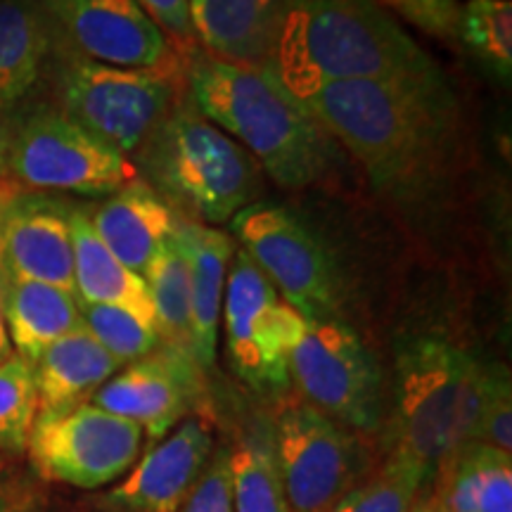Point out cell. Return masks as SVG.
<instances>
[{
  "instance_id": "6da1fadb",
  "label": "cell",
  "mask_w": 512,
  "mask_h": 512,
  "mask_svg": "<svg viewBox=\"0 0 512 512\" xmlns=\"http://www.w3.org/2000/svg\"><path fill=\"white\" fill-rule=\"evenodd\" d=\"M297 100L387 200L408 209L439 200L458 143L451 86L339 81L320 83Z\"/></svg>"
},
{
  "instance_id": "7a4b0ae2",
  "label": "cell",
  "mask_w": 512,
  "mask_h": 512,
  "mask_svg": "<svg viewBox=\"0 0 512 512\" xmlns=\"http://www.w3.org/2000/svg\"><path fill=\"white\" fill-rule=\"evenodd\" d=\"M261 67L294 98L339 81L448 86L439 64L377 0H292Z\"/></svg>"
},
{
  "instance_id": "3957f363",
  "label": "cell",
  "mask_w": 512,
  "mask_h": 512,
  "mask_svg": "<svg viewBox=\"0 0 512 512\" xmlns=\"http://www.w3.org/2000/svg\"><path fill=\"white\" fill-rule=\"evenodd\" d=\"M185 93L278 185L302 190L323 176L328 133L266 67L221 60L200 48L185 64Z\"/></svg>"
},
{
  "instance_id": "277c9868",
  "label": "cell",
  "mask_w": 512,
  "mask_h": 512,
  "mask_svg": "<svg viewBox=\"0 0 512 512\" xmlns=\"http://www.w3.org/2000/svg\"><path fill=\"white\" fill-rule=\"evenodd\" d=\"M486 361L437 335L403 337L394 354L392 451L437 472L475 441Z\"/></svg>"
},
{
  "instance_id": "5b68a950",
  "label": "cell",
  "mask_w": 512,
  "mask_h": 512,
  "mask_svg": "<svg viewBox=\"0 0 512 512\" xmlns=\"http://www.w3.org/2000/svg\"><path fill=\"white\" fill-rule=\"evenodd\" d=\"M147 185L174 211L202 226L230 223L254 204L261 166L245 147L195 110L188 93L140 147Z\"/></svg>"
},
{
  "instance_id": "8992f818",
  "label": "cell",
  "mask_w": 512,
  "mask_h": 512,
  "mask_svg": "<svg viewBox=\"0 0 512 512\" xmlns=\"http://www.w3.org/2000/svg\"><path fill=\"white\" fill-rule=\"evenodd\" d=\"M46 81L53 105L124 155L150 140L185 93V81L95 62L57 41Z\"/></svg>"
},
{
  "instance_id": "52a82bcc",
  "label": "cell",
  "mask_w": 512,
  "mask_h": 512,
  "mask_svg": "<svg viewBox=\"0 0 512 512\" xmlns=\"http://www.w3.org/2000/svg\"><path fill=\"white\" fill-rule=\"evenodd\" d=\"M10 181L24 190L107 197L138 181V166L53 102L29 98L15 110Z\"/></svg>"
},
{
  "instance_id": "ba28073f",
  "label": "cell",
  "mask_w": 512,
  "mask_h": 512,
  "mask_svg": "<svg viewBox=\"0 0 512 512\" xmlns=\"http://www.w3.org/2000/svg\"><path fill=\"white\" fill-rule=\"evenodd\" d=\"M287 368L306 403L320 413L358 432L380 430L382 368L342 318H304L290 344Z\"/></svg>"
},
{
  "instance_id": "9c48e42d",
  "label": "cell",
  "mask_w": 512,
  "mask_h": 512,
  "mask_svg": "<svg viewBox=\"0 0 512 512\" xmlns=\"http://www.w3.org/2000/svg\"><path fill=\"white\" fill-rule=\"evenodd\" d=\"M230 230L242 252L299 316L342 318L344 283L337 261L294 211L254 202L230 219Z\"/></svg>"
},
{
  "instance_id": "30bf717a",
  "label": "cell",
  "mask_w": 512,
  "mask_h": 512,
  "mask_svg": "<svg viewBox=\"0 0 512 512\" xmlns=\"http://www.w3.org/2000/svg\"><path fill=\"white\" fill-rule=\"evenodd\" d=\"M221 313L235 375L256 392H285L292 382L287 354L304 318L240 247L230 261Z\"/></svg>"
},
{
  "instance_id": "8fae6325",
  "label": "cell",
  "mask_w": 512,
  "mask_h": 512,
  "mask_svg": "<svg viewBox=\"0 0 512 512\" xmlns=\"http://www.w3.org/2000/svg\"><path fill=\"white\" fill-rule=\"evenodd\" d=\"M271 434L290 512H330L366 470L358 441L306 401L287 403Z\"/></svg>"
},
{
  "instance_id": "7c38bea8",
  "label": "cell",
  "mask_w": 512,
  "mask_h": 512,
  "mask_svg": "<svg viewBox=\"0 0 512 512\" xmlns=\"http://www.w3.org/2000/svg\"><path fill=\"white\" fill-rule=\"evenodd\" d=\"M140 446L143 430L136 422L83 403L36 418L27 451L43 479L91 491L124 477L136 465Z\"/></svg>"
},
{
  "instance_id": "4fadbf2b",
  "label": "cell",
  "mask_w": 512,
  "mask_h": 512,
  "mask_svg": "<svg viewBox=\"0 0 512 512\" xmlns=\"http://www.w3.org/2000/svg\"><path fill=\"white\" fill-rule=\"evenodd\" d=\"M57 46L95 62L185 81V55L138 0H43Z\"/></svg>"
},
{
  "instance_id": "5bb4252c",
  "label": "cell",
  "mask_w": 512,
  "mask_h": 512,
  "mask_svg": "<svg viewBox=\"0 0 512 512\" xmlns=\"http://www.w3.org/2000/svg\"><path fill=\"white\" fill-rule=\"evenodd\" d=\"M72 209L57 192L17 185L0 195V268L74 292Z\"/></svg>"
},
{
  "instance_id": "9a60e30c",
  "label": "cell",
  "mask_w": 512,
  "mask_h": 512,
  "mask_svg": "<svg viewBox=\"0 0 512 512\" xmlns=\"http://www.w3.org/2000/svg\"><path fill=\"white\" fill-rule=\"evenodd\" d=\"M202 368L183 351L159 347L145 358L119 368L91 403L126 418L150 439H164L200 401Z\"/></svg>"
},
{
  "instance_id": "2e32d148",
  "label": "cell",
  "mask_w": 512,
  "mask_h": 512,
  "mask_svg": "<svg viewBox=\"0 0 512 512\" xmlns=\"http://www.w3.org/2000/svg\"><path fill=\"white\" fill-rule=\"evenodd\" d=\"M214 453L209 425L188 418L159 439L124 482L107 494L105 505L117 512H178Z\"/></svg>"
},
{
  "instance_id": "e0dca14e",
  "label": "cell",
  "mask_w": 512,
  "mask_h": 512,
  "mask_svg": "<svg viewBox=\"0 0 512 512\" xmlns=\"http://www.w3.org/2000/svg\"><path fill=\"white\" fill-rule=\"evenodd\" d=\"M176 238L181 240L190 268V304H192V356L202 373L214 368L223 292L235 242L219 228L192 221H176Z\"/></svg>"
},
{
  "instance_id": "ac0fdd59",
  "label": "cell",
  "mask_w": 512,
  "mask_h": 512,
  "mask_svg": "<svg viewBox=\"0 0 512 512\" xmlns=\"http://www.w3.org/2000/svg\"><path fill=\"white\" fill-rule=\"evenodd\" d=\"M292 0H195L192 22L204 53L238 64H266Z\"/></svg>"
},
{
  "instance_id": "d6986e66",
  "label": "cell",
  "mask_w": 512,
  "mask_h": 512,
  "mask_svg": "<svg viewBox=\"0 0 512 512\" xmlns=\"http://www.w3.org/2000/svg\"><path fill=\"white\" fill-rule=\"evenodd\" d=\"M176 211L145 181H133L93 207L91 223L98 238L133 273L143 275L157 247L174 233Z\"/></svg>"
},
{
  "instance_id": "ffe728a7",
  "label": "cell",
  "mask_w": 512,
  "mask_h": 512,
  "mask_svg": "<svg viewBox=\"0 0 512 512\" xmlns=\"http://www.w3.org/2000/svg\"><path fill=\"white\" fill-rule=\"evenodd\" d=\"M31 368L38 394V418H50L91 403L93 394L121 366L81 325L50 344Z\"/></svg>"
},
{
  "instance_id": "44dd1931",
  "label": "cell",
  "mask_w": 512,
  "mask_h": 512,
  "mask_svg": "<svg viewBox=\"0 0 512 512\" xmlns=\"http://www.w3.org/2000/svg\"><path fill=\"white\" fill-rule=\"evenodd\" d=\"M55 41L43 0H0V105L17 107L36 93Z\"/></svg>"
},
{
  "instance_id": "7402d4cb",
  "label": "cell",
  "mask_w": 512,
  "mask_h": 512,
  "mask_svg": "<svg viewBox=\"0 0 512 512\" xmlns=\"http://www.w3.org/2000/svg\"><path fill=\"white\" fill-rule=\"evenodd\" d=\"M0 299L15 356L34 366L57 339L83 325L79 299L62 287L17 278L0 268Z\"/></svg>"
},
{
  "instance_id": "603a6c76",
  "label": "cell",
  "mask_w": 512,
  "mask_h": 512,
  "mask_svg": "<svg viewBox=\"0 0 512 512\" xmlns=\"http://www.w3.org/2000/svg\"><path fill=\"white\" fill-rule=\"evenodd\" d=\"M74 294L79 304H107L136 313L155 325V311L143 275L133 273L98 238L91 223V204H74Z\"/></svg>"
},
{
  "instance_id": "cb8c5ba5",
  "label": "cell",
  "mask_w": 512,
  "mask_h": 512,
  "mask_svg": "<svg viewBox=\"0 0 512 512\" xmlns=\"http://www.w3.org/2000/svg\"><path fill=\"white\" fill-rule=\"evenodd\" d=\"M143 280L152 299L159 342L192 356L190 268L176 233H171L152 254L150 264L143 271Z\"/></svg>"
},
{
  "instance_id": "d4e9b609",
  "label": "cell",
  "mask_w": 512,
  "mask_h": 512,
  "mask_svg": "<svg viewBox=\"0 0 512 512\" xmlns=\"http://www.w3.org/2000/svg\"><path fill=\"white\" fill-rule=\"evenodd\" d=\"M230 489L233 512H290L271 432L256 430L230 453Z\"/></svg>"
},
{
  "instance_id": "484cf974",
  "label": "cell",
  "mask_w": 512,
  "mask_h": 512,
  "mask_svg": "<svg viewBox=\"0 0 512 512\" xmlns=\"http://www.w3.org/2000/svg\"><path fill=\"white\" fill-rule=\"evenodd\" d=\"M456 38L486 72L508 86L512 79L510 0H467L460 5Z\"/></svg>"
},
{
  "instance_id": "4316f807",
  "label": "cell",
  "mask_w": 512,
  "mask_h": 512,
  "mask_svg": "<svg viewBox=\"0 0 512 512\" xmlns=\"http://www.w3.org/2000/svg\"><path fill=\"white\" fill-rule=\"evenodd\" d=\"M432 475V467L401 453H389L382 470L351 486L330 512H411Z\"/></svg>"
},
{
  "instance_id": "83f0119b",
  "label": "cell",
  "mask_w": 512,
  "mask_h": 512,
  "mask_svg": "<svg viewBox=\"0 0 512 512\" xmlns=\"http://www.w3.org/2000/svg\"><path fill=\"white\" fill-rule=\"evenodd\" d=\"M83 328L121 368L152 354L159 344L157 328L136 313L107 304H79Z\"/></svg>"
},
{
  "instance_id": "f1b7e54d",
  "label": "cell",
  "mask_w": 512,
  "mask_h": 512,
  "mask_svg": "<svg viewBox=\"0 0 512 512\" xmlns=\"http://www.w3.org/2000/svg\"><path fill=\"white\" fill-rule=\"evenodd\" d=\"M38 418L34 368L12 356L0 363V451L24 453Z\"/></svg>"
},
{
  "instance_id": "f546056e",
  "label": "cell",
  "mask_w": 512,
  "mask_h": 512,
  "mask_svg": "<svg viewBox=\"0 0 512 512\" xmlns=\"http://www.w3.org/2000/svg\"><path fill=\"white\" fill-rule=\"evenodd\" d=\"M498 448L467 441L439 463V486L434 501L441 512H479V496L498 456Z\"/></svg>"
},
{
  "instance_id": "4dcf8cb0",
  "label": "cell",
  "mask_w": 512,
  "mask_h": 512,
  "mask_svg": "<svg viewBox=\"0 0 512 512\" xmlns=\"http://www.w3.org/2000/svg\"><path fill=\"white\" fill-rule=\"evenodd\" d=\"M475 441L512 453V382L508 368L486 361Z\"/></svg>"
},
{
  "instance_id": "1f68e13d",
  "label": "cell",
  "mask_w": 512,
  "mask_h": 512,
  "mask_svg": "<svg viewBox=\"0 0 512 512\" xmlns=\"http://www.w3.org/2000/svg\"><path fill=\"white\" fill-rule=\"evenodd\" d=\"M178 512H233V489H230V451L211 453L200 479L185 498Z\"/></svg>"
},
{
  "instance_id": "d6a6232c",
  "label": "cell",
  "mask_w": 512,
  "mask_h": 512,
  "mask_svg": "<svg viewBox=\"0 0 512 512\" xmlns=\"http://www.w3.org/2000/svg\"><path fill=\"white\" fill-rule=\"evenodd\" d=\"M382 8H392L413 27L441 41L456 38L460 0H377Z\"/></svg>"
},
{
  "instance_id": "836d02e7",
  "label": "cell",
  "mask_w": 512,
  "mask_h": 512,
  "mask_svg": "<svg viewBox=\"0 0 512 512\" xmlns=\"http://www.w3.org/2000/svg\"><path fill=\"white\" fill-rule=\"evenodd\" d=\"M138 3L164 29V34L176 43L178 50L185 55V60L195 50H200L188 0H138Z\"/></svg>"
},
{
  "instance_id": "e575fe53",
  "label": "cell",
  "mask_w": 512,
  "mask_h": 512,
  "mask_svg": "<svg viewBox=\"0 0 512 512\" xmlns=\"http://www.w3.org/2000/svg\"><path fill=\"white\" fill-rule=\"evenodd\" d=\"M479 512H512V456L501 451L479 496Z\"/></svg>"
},
{
  "instance_id": "d590c367",
  "label": "cell",
  "mask_w": 512,
  "mask_h": 512,
  "mask_svg": "<svg viewBox=\"0 0 512 512\" xmlns=\"http://www.w3.org/2000/svg\"><path fill=\"white\" fill-rule=\"evenodd\" d=\"M15 110L17 107L0 105V183L10 181V147L15 133Z\"/></svg>"
},
{
  "instance_id": "8d00e7d4",
  "label": "cell",
  "mask_w": 512,
  "mask_h": 512,
  "mask_svg": "<svg viewBox=\"0 0 512 512\" xmlns=\"http://www.w3.org/2000/svg\"><path fill=\"white\" fill-rule=\"evenodd\" d=\"M0 512H41L34 496L19 486L0 484Z\"/></svg>"
},
{
  "instance_id": "74e56055",
  "label": "cell",
  "mask_w": 512,
  "mask_h": 512,
  "mask_svg": "<svg viewBox=\"0 0 512 512\" xmlns=\"http://www.w3.org/2000/svg\"><path fill=\"white\" fill-rule=\"evenodd\" d=\"M15 356V349H12L8 325H5V311H3V299H0V363L8 361V358Z\"/></svg>"
},
{
  "instance_id": "f35d334b",
  "label": "cell",
  "mask_w": 512,
  "mask_h": 512,
  "mask_svg": "<svg viewBox=\"0 0 512 512\" xmlns=\"http://www.w3.org/2000/svg\"><path fill=\"white\" fill-rule=\"evenodd\" d=\"M411 512H441V508L439 503L434 501V496H430V498H420V501L413 505Z\"/></svg>"
},
{
  "instance_id": "ab89813d",
  "label": "cell",
  "mask_w": 512,
  "mask_h": 512,
  "mask_svg": "<svg viewBox=\"0 0 512 512\" xmlns=\"http://www.w3.org/2000/svg\"><path fill=\"white\" fill-rule=\"evenodd\" d=\"M10 188H15V183H0V192H5V190H10Z\"/></svg>"
},
{
  "instance_id": "60d3db41",
  "label": "cell",
  "mask_w": 512,
  "mask_h": 512,
  "mask_svg": "<svg viewBox=\"0 0 512 512\" xmlns=\"http://www.w3.org/2000/svg\"><path fill=\"white\" fill-rule=\"evenodd\" d=\"M188 3H190V10H192V3H195V0H188Z\"/></svg>"
},
{
  "instance_id": "b9f144b4",
  "label": "cell",
  "mask_w": 512,
  "mask_h": 512,
  "mask_svg": "<svg viewBox=\"0 0 512 512\" xmlns=\"http://www.w3.org/2000/svg\"><path fill=\"white\" fill-rule=\"evenodd\" d=\"M15 188H17V185H15ZM12 190V188H10ZM5 192H8V190H5ZM5 192H0V195H5Z\"/></svg>"
}]
</instances>
